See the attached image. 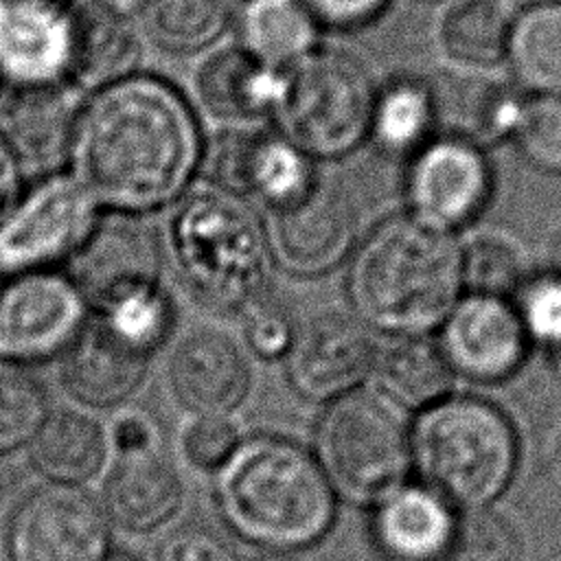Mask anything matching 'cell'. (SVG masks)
I'll use <instances>...</instances> for the list:
<instances>
[{
  "label": "cell",
  "mask_w": 561,
  "mask_h": 561,
  "mask_svg": "<svg viewBox=\"0 0 561 561\" xmlns=\"http://www.w3.org/2000/svg\"><path fill=\"white\" fill-rule=\"evenodd\" d=\"M138 20L160 50L204 55L232 28V4L228 0H149Z\"/></svg>",
  "instance_id": "27"
},
{
  "label": "cell",
  "mask_w": 561,
  "mask_h": 561,
  "mask_svg": "<svg viewBox=\"0 0 561 561\" xmlns=\"http://www.w3.org/2000/svg\"><path fill=\"white\" fill-rule=\"evenodd\" d=\"M491 188V167L480 145L456 134L416 149L405 178L412 217L447 232L476 221Z\"/></svg>",
  "instance_id": "12"
},
{
  "label": "cell",
  "mask_w": 561,
  "mask_h": 561,
  "mask_svg": "<svg viewBox=\"0 0 561 561\" xmlns=\"http://www.w3.org/2000/svg\"><path fill=\"white\" fill-rule=\"evenodd\" d=\"M206 147L191 96L138 70L83 96L68 171L103 213L145 217L169 210L197 184Z\"/></svg>",
  "instance_id": "1"
},
{
  "label": "cell",
  "mask_w": 561,
  "mask_h": 561,
  "mask_svg": "<svg viewBox=\"0 0 561 561\" xmlns=\"http://www.w3.org/2000/svg\"><path fill=\"white\" fill-rule=\"evenodd\" d=\"M504 59L524 88L561 96V2L524 9L511 24Z\"/></svg>",
  "instance_id": "28"
},
{
  "label": "cell",
  "mask_w": 561,
  "mask_h": 561,
  "mask_svg": "<svg viewBox=\"0 0 561 561\" xmlns=\"http://www.w3.org/2000/svg\"><path fill=\"white\" fill-rule=\"evenodd\" d=\"M436 112L438 105L430 85L414 79H399L375 96L368 136L386 153H414L427 142Z\"/></svg>",
  "instance_id": "32"
},
{
  "label": "cell",
  "mask_w": 561,
  "mask_h": 561,
  "mask_svg": "<svg viewBox=\"0 0 561 561\" xmlns=\"http://www.w3.org/2000/svg\"><path fill=\"white\" fill-rule=\"evenodd\" d=\"M546 272L561 276V226L552 232L546 245Z\"/></svg>",
  "instance_id": "45"
},
{
  "label": "cell",
  "mask_w": 561,
  "mask_h": 561,
  "mask_svg": "<svg viewBox=\"0 0 561 561\" xmlns=\"http://www.w3.org/2000/svg\"><path fill=\"white\" fill-rule=\"evenodd\" d=\"M511 2H517V4H524L526 9L528 7H539V4H550V2H561V0H511Z\"/></svg>",
  "instance_id": "49"
},
{
  "label": "cell",
  "mask_w": 561,
  "mask_h": 561,
  "mask_svg": "<svg viewBox=\"0 0 561 561\" xmlns=\"http://www.w3.org/2000/svg\"><path fill=\"white\" fill-rule=\"evenodd\" d=\"M410 443L425 484L473 511L497 500L517 469L519 447L511 421L478 397H447L430 405Z\"/></svg>",
  "instance_id": "5"
},
{
  "label": "cell",
  "mask_w": 561,
  "mask_h": 561,
  "mask_svg": "<svg viewBox=\"0 0 561 561\" xmlns=\"http://www.w3.org/2000/svg\"><path fill=\"white\" fill-rule=\"evenodd\" d=\"M283 362L285 375L300 397L331 403L353 392L370 373L375 340L359 318L322 311L296 327Z\"/></svg>",
  "instance_id": "15"
},
{
  "label": "cell",
  "mask_w": 561,
  "mask_h": 561,
  "mask_svg": "<svg viewBox=\"0 0 561 561\" xmlns=\"http://www.w3.org/2000/svg\"><path fill=\"white\" fill-rule=\"evenodd\" d=\"M550 357H552V364H554V368H557V375L561 377V344L550 351Z\"/></svg>",
  "instance_id": "48"
},
{
  "label": "cell",
  "mask_w": 561,
  "mask_h": 561,
  "mask_svg": "<svg viewBox=\"0 0 561 561\" xmlns=\"http://www.w3.org/2000/svg\"><path fill=\"white\" fill-rule=\"evenodd\" d=\"M559 458H561V440H559Z\"/></svg>",
  "instance_id": "50"
},
{
  "label": "cell",
  "mask_w": 561,
  "mask_h": 561,
  "mask_svg": "<svg viewBox=\"0 0 561 561\" xmlns=\"http://www.w3.org/2000/svg\"><path fill=\"white\" fill-rule=\"evenodd\" d=\"M149 362L90 318L61 355L59 383L70 399L85 408H123L147 379Z\"/></svg>",
  "instance_id": "22"
},
{
  "label": "cell",
  "mask_w": 561,
  "mask_h": 561,
  "mask_svg": "<svg viewBox=\"0 0 561 561\" xmlns=\"http://www.w3.org/2000/svg\"><path fill=\"white\" fill-rule=\"evenodd\" d=\"M283 88L276 70L239 44L215 46L193 70V105L226 127H250L272 121Z\"/></svg>",
  "instance_id": "20"
},
{
  "label": "cell",
  "mask_w": 561,
  "mask_h": 561,
  "mask_svg": "<svg viewBox=\"0 0 561 561\" xmlns=\"http://www.w3.org/2000/svg\"><path fill=\"white\" fill-rule=\"evenodd\" d=\"M90 2L116 18L134 22L140 18V13L145 11L149 0H90Z\"/></svg>",
  "instance_id": "44"
},
{
  "label": "cell",
  "mask_w": 561,
  "mask_h": 561,
  "mask_svg": "<svg viewBox=\"0 0 561 561\" xmlns=\"http://www.w3.org/2000/svg\"><path fill=\"white\" fill-rule=\"evenodd\" d=\"M99 502L112 526L138 535L153 533L182 508L184 484L160 451L116 456Z\"/></svg>",
  "instance_id": "23"
},
{
  "label": "cell",
  "mask_w": 561,
  "mask_h": 561,
  "mask_svg": "<svg viewBox=\"0 0 561 561\" xmlns=\"http://www.w3.org/2000/svg\"><path fill=\"white\" fill-rule=\"evenodd\" d=\"M48 414L42 381L28 366L0 357V456L28 447Z\"/></svg>",
  "instance_id": "33"
},
{
  "label": "cell",
  "mask_w": 561,
  "mask_h": 561,
  "mask_svg": "<svg viewBox=\"0 0 561 561\" xmlns=\"http://www.w3.org/2000/svg\"><path fill=\"white\" fill-rule=\"evenodd\" d=\"M241 434L228 416H191L180 432V449L186 462L213 473L237 447Z\"/></svg>",
  "instance_id": "39"
},
{
  "label": "cell",
  "mask_w": 561,
  "mask_h": 561,
  "mask_svg": "<svg viewBox=\"0 0 561 561\" xmlns=\"http://www.w3.org/2000/svg\"><path fill=\"white\" fill-rule=\"evenodd\" d=\"M454 504L427 484H399L375 502L370 537L386 561H443L451 554Z\"/></svg>",
  "instance_id": "21"
},
{
  "label": "cell",
  "mask_w": 561,
  "mask_h": 561,
  "mask_svg": "<svg viewBox=\"0 0 561 561\" xmlns=\"http://www.w3.org/2000/svg\"><path fill=\"white\" fill-rule=\"evenodd\" d=\"M237 318L241 322L243 348L263 362L285 359L298 322L287 305L272 294V289L252 300Z\"/></svg>",
  "instance_id": "36"
},
{
  "label": "cell",
  "mask_w": 561,
  "mask_h": 561,
  "mask_svg": "<svg viewBox=\"0 0 561 561\" xmlns=\"http://www.w3.org/2000/svg\"><path fill=\"white\" fill-rule=\"evenodd\" d=\"M232 28L234 44L276 70H287L320 46V24L302 0H239Z\"/></svg>",
  "instance_id": "25"
},
{
  "label": "cell",
  "mask_w": 561,
  "mask_h": 561,
  "mask_svg": "<svg viewBox=\"0 0 561 561\" xmlns=\"http://www.w3.org/2000/svg\"><path fill=\"white\" fill-rule=\"evenodd\" d=\"M462 254L447 230L412 215L377 226L355 250L348 298L366 327L414 337L440 327L458 302Z\"/></svg>",
  "instance_id": "3"
},
{
  "label": "cell",
  "mask_w": 561,
  "mask_h": 561,
  "mask_svg": "<svg viewBox=\"0 0 561 561\" xmlns=\"http://www.w3.org/2000/svg\"><path fill=\"white\" fill-rule=\"evenodd\" d=\"M90 318L118 342L151 359L173 333L175 302L162 280L103 302L90 311Z\"/></svg>",
  "instance_id": "30"
},
{
  "label": "cell",
  "mask_w": 561,
  "mask_h": 561,
  "mask_svg": "<svg viewBox=\"0 0 561 561\" xmlns=\"http://www.w3.org/2000/svg\"><path fill=\"white\" fill-rule=\"evenodd\" d=\"M85 0H0V79L9 85L68 83Z\"/></svg>",
  "instance_id": "16"
},
{
  "label": "cell",
  "mask_w": 561,
  "mask_h": 561,
  "mask_svg": "<svg viewBox=\"0 0 561 561\" xmlns=\"http://www.w3.org/2000/svg\"><path fill=\"white\" fill-rule=\"evenodd\" d=\"M162 248L180 285L206 311L239 316L270 289L263 213L213 184H195L169 208Z\"/></svg>",
  "instance_id": "4"
},
{
  "label": "cell",
  "mask_w": 561,
  "mask_h": 561,
  "mask_svg": "<svg viewBox=\"0 0 561 561\" xmlns=\"http://www.w3.org/2000/svg\"><path fill=\"white\" fill-rule=\"evenodd\" d=\"M0 280H2V276H0Z\"/></svg>",
  "instance_id": "51"
},
{
  "label": "cell",
  "mask_w": 561,
  "mask_h": 561,
  "mask_svg": "<svg viewBox=\"0 0 561 561\" xmlns=\"http://www.w3.org/2000/svg\"><path fill=\"white\" fill-rule=\"evenodd\" d=\"M451 561H524L517 530L497 513L476 511L458 524Z\"/></svg>",
  "instance_id": "37"
},
{
  "label": "cell",
  "mask_w": 561,
  "mask_h": 561,
  "mask_svg": "<svg viewBox=\"0 0 561 561\" xmlns=\"http://www.w3.org/2000/svg\"><path fill=\"white\" fill-rule=\"evenodd\" d=\"M110 552L112 524L81 486L44 484L9 519V561H105Z\"/></svg>",
  "instance_id": "11"
},
{
  "label": "cell",
  "mask_w": 561,
  "mask_h": 561,
  "mask_svg": "<svg viewBox=\"0 0 561 561\" xmlns=\"http://www.w3.org/2000/svg\"><path fill=\"white\" fill-rule=\"evenodd\" d=\"M105 561H138V559H136V557H131L129 552H121V550H116V552H114V550H112V552L107 554V559H105Z\"/></svg>",
  "instance_id": "47"
},
{
  "label": "cell",
  "mask_w": 561,
  "mask_h": 561,
  "mask_svg": "<svg viewBox=\"0 0 561 561\" xmlns=\"http://www.w3.org/2000/svg\"><path fill=\"white\" fill-rule=\"evenodd\" d=\"M511 15L502 0H454L440 13L438 44L467 68H486L506 57Z\"/></svg>",
  "instance_id": "29"
},
{
  "label": "cell",
  "mask_w": 561,
  "mask_h": 561,
  "mask_svg": "<svg viewBox=\"0 0 561 561\" xmlns=\"http://www.w3.org/2000/svg\"><path fill=\"white\" fill-rule=\"evenodd\" d=\"M462 285L471 294L506 298L526 280V265L519 245L500 232H480L460 250Z\"/></svg>",
  "instance_id": "34"
},
{
  "label": "cell",
  "mask_w": 561,
  "mask_h": 561,
  "mask_svg": "<svg viewBox=\"0 0 561 561\" xmlns=\"http://www.w3.org/2000/svg\"><path fill=\"white\" fill-rule=\"evenodd\" d=\"M101 215L68 169L37 178L0 219V276L64 270Z\"/></svg>",
  "instance_id": "8"
},
{
  "label": "cell",
  "mask_w": 561,
  "mask_h": 561,
  "mask_svg": "<svg viewBox=\"0 0 561 561\" xmlns=\"http://www.w3.org/2000/svg\"><path fill=\"white\" fill-rule=\"evenodd\" d=\"M519 151L546 171H561V96L522 99L511 134Z\"/></svg>",
  "instance_id": "35"
},
{
  "label": "cell",
  "mask_w": 561,
  "mask_h": 561,
  "mask_svg": "<svg viewBox=\"0 0 561 561\" xmlns=\"http://www.w3.org/2000/svg\"><path fill=\"white\" fill-rule=\"evenodd\" d=\"M515 296L513 305L528 337L539 340L548 351L557 348L561 344V276L546 270L526 276Z\"/></svg>",
  "instance_id": "38"
},
{
  "label": "cell",
  "mask_w": 561,
  "mask_h": 561,
  "mask_svg": "<svg viewBox=\"0 0 561 561\" xmlns=\"http://www.w3.org/2000/svg\"><path fill=\"white\" fill-rule=\"evenodd\" d=\"M530 337L508 298L471 294L454 305L440 324L438 346L454 373L495 383L513 377Z\"/></svg>",
  "instance_id": "19"
},
{
  "label": "cell",
  "mask_w": 561,
  "mask_h": 561,
  "mask_svg": "<svg viewBox=\"0 0 561 561\" xmlns=\"http://www.w3.org/2000/svg\"><path fill=\"white\" fill-rule=\"evenodd\" d=\"M81 101L83 94L68 83L7 85L0 92V140L26 178L68 169Z\"/></svg>",
  "instance_id": "18"
},
{
  "label": "cell",
  "mask_w": 561,
  "mask_h": 561,
  "mask_svg": "<svg viewBox=\"0 0 561 561\" xmlns=\"http://www.w3.org/2000/svg\"><path fill=\"white\" fill-rule=\"evenodd\" d=\"M320 26L357 28L373 22L388 0H302Z\"/></svg>",
  "instance_id": "42"
},
{
  "label": "cell",
  "mask_w": 561,
  "mask_h": 561,
  "mask_svg": "<svg viewBox=\"0 0 561 561\" xmlns=\"http://www.w3.org/2000/svg\"><path fill=\"white\" fill-rule=\"evenodd\" d=\"M210 476L221 522L259 550L291 554L316 546L333 526L335 491L316 456L296 440L241 436Z\"/></svg>",
  "instance_id": "2"
},
{
  "label": "cell",
  "mask_w": 561,
  "mask_h": 561,
  "mask_svg": "<svg viewBox=\"0 0 561 561\" xmlns=\"http://www.w3.org/2000/svg\"><path fill=\"white\" fill-rule=\"evenodd\" d=\"M24 182H26V175L22 173L20 164L0 140V219L22 195Z\"/></svg>",
  "instance_id": "43"
},
{
  "label": "cell",
  "mask_w": 561,
  "mask_h": 561,
  "mask_svg": "<svg viewBox=\"0 0 561 561\" xmlns=\"http://www.w3.org/2000/svg\"><path fill=\"white\" fill-rule=\"evenodd\" d=\"M316 460L335 493L351 502H377L403 484L412 443L388 397L353 390L320 416Z\"/></svg>",
  "instance_id": "7"
},
{
  "label": "cell",
  "mask_w": 561,
  "mask_h": 561,
  "mask_svg": "<svg viewBox=\"0 0 561 561\" xmlns=\"http://www.w3.org/2000/svg\"><path fill=\"white\" fill-rule=\"evenodd\" d=\"M381 383L386 397L408 408H430L447 399L454 370L438 342L423 335L403 337L381 359Z\"/></svg>",
  "instance_id": "31"
},
{
  "label": "cell",
  "mask_w": 561,
  "mask_h": 561,
  "mask_svg": "<svg viewBox=\"0 0 561 561\" xmlns=\"http://www.w3.org/2000/svg\"><path fill=\"white\" fill-rule=\"evenodd\" d=\"M375 96L366 68L353 55L318 46L283 70L274 129L311 160L342 158L368 138Z\"/></svg>",
  "instance_id": "6"
},
{
  "label": "cell",
  "mask_w": 561,
  "mask_h": 561,
  "mask_svg": "<svg viewBox=\"0 0 561 561\" xmlns=\"http://www.w3.org/2000/svg\"><path fill=\"white\" fill-rule=\"evenodd\" d=\"M313 162L274 127H226L208 142L202 173L206 184L270 215L294 206L316 186Z\"/></svg>",
  "instance_id": "9"
},
{
  "label": "cell",
  "mask_w": 561,
  "mask_h": 561,
  "mask_svg": "<svg viewBox=\"0 0 561 561\" xmlns=\"http://www.w3.org/2000/svg\"><path fill=\"white\" fill-rule=\"evenodd\" d=\"M167 381L173 401L188 416H232L252 390L245 348L226 331L204 324L171 348Z\"/></svg>",
  "instance_id": "17"
},
{
  "label": "cell",
  "mask_w": 561,
  "mask_h": 561,
  "mask_svg": "<svg viewBox=\"0 0 561 561\" xmlns=\"http://www.w3.org/2000/svg\"><path fill=\"white\" fill-rule=\"evenodd\" d=\"M107 451L105 430L77 410L50 412L28 443L31 465L48 484L61 486H83L96 478Z\"/></svg>",
  "instance_id": "26"
},
{
  "label": "cell",
  "mask_w": 561,
  "mask_h": 561,
  "mask_svg": "<svg viewBox=\"0 0 561 561\" xmlns=\"http://www.w3.org/2000/svg\"><path fill=\"white\" fill-rule=\"evenodd\" d=\"M90 320L81 289L64 270L0 280V357L31 366L61 357Z\"/></svg>",
  "instance_id": "10"
},
{
  "label": "cell",
  "mask_w": 561,
  "mask_h": 561,
  "mask_svg": "<svg viewBox=\"0 0 561 561\" xmlns=\"http://www.w3.org/2000/svg\"><path fill=\"white\" fill-rule=\"evenodd\" d=\"M263 217L274 267L298 278L340 265L351 254L359 226L351 197L322 178L300 202Z\"/></svg>",
  "instance_id": "13"
},
{
  "label": "cell",
  "mask_w": 561,
  "mask_h": 561,
  "mask_svg": "<svg viewBox=\"0 0 561 561\" xmlns=\"http://www.w3.org/2000/svg\"><path fill=\"white\" fill-rule=\"evenodd\" d=\"M105 434L107 445L116 451V456L160 451V427L156 419L140 408H121Z\"/></svg>",
  "instance_id": "40"
},
{
  "label": "cell",
  "mask_w": 561,
  "mask_h": 561,
  "mask_svg": "<svg viewBox=\"0 0 561 561\" xmlns=\"http://www.w3.org/2000/svg\"><path fill=\"white\" fill-rule=\"evenodd\" d=\"M153 561H237L230 548L210 530L182 526L171 530L156 548Z\"/></svg>",
  "instance_id": "41"
},
{
  "label": "cell",
  "mask_w": 561,
  "mask_h": 561,
  "mask_svg": "<svg viewBox=\"0 0 561 561\" xmlns=\"http://www.w3.org/2000/svg\"><path fill=\"white\" fill-rule=\"evenodd\" d=\"M164 261L162 237L142 217L103 213L64 272L92 311L131 289L162 283Z\"/></svg>",
  "instance_id": "14"
},
{
  "label": "cell",
  "mask_w": 561,
  "mask_h": 561,
  "mask_svg": "<svg viewBox=\"0 0 561 561\" xmlns=\"http://www.w3.org/2000/svg\"><path fill=\"white\" fill-rule=\"evenodd\" d=\"M245 561H298L294 554L289 552H267V550H261L259 554L245 559Z\"/></svg>",
  "instance_id": "46"
},
{
  "label": "cell",
  "mask_w": 561,
  "mask_h": 561,
  "mask_svg": "<svg viewBox=\"0 0 561 561\" xmlns=\"http://www.w3.org/2000/svg\"><path fill=\"white\" fill-rule=\"evenodd\" d=\"M140 61L142 44L134 22L85 0L79 11L68 85L85 96L136 75Z\"/></svg>",
  "instance_id": "24"
}]
</instances>
